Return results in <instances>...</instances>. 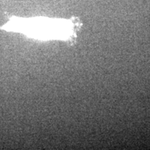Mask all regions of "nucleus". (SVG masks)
<instances>
[{"instance_id": "nucleus-1", "label": "nucleus", "mask_w": 150, "mask_h": 150, "mask_svg": "<svg viewBox=\"0 0 150 150\" xmlns=\"http://www.w3.org/2000/svg\"><path fill=\"white\" fill-rule=\"evenodd\" d=\"M12 29L38 39L70 40L76 37V24L68 20H38L13 23Z\"/></svg>"}]
</instances>
